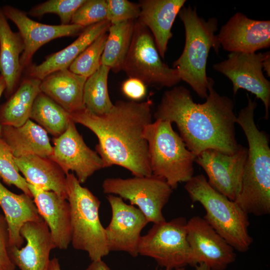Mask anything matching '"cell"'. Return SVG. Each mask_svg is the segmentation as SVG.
<instances>
[{
  "label": "cell",
  "mask_w": 270,
  "mask_h": 270,
  "mask_svg": "<svg viewBox=\"0 0 270 270\" xmlns=\"http://www.w3.org/2000/svg\"><path fill=\"white\" fill-rule=\"evenodd\" d=\"M87 78L68 68L58 70L41 80L40 91L71 114L85 108L84 88Z\"/></svg>",
  "instance_id": "obj_23"
},
{
  "label": "cell",
  "mask_w": 270,
  "mask_h": 270,
  "mask_svg": "<svg viewBox=\"0 0 270 270\" xmlns=\"http://www.w3.org/2000/svg\"><path fill=\"white\" fill-rule=\"evenodd\" d=\"M48 270H61L58 260L54 258L50 260Z\"/></svg>",
  "instance_id": "obj_40"
},
{
  "label": "cell",
  "mask_w": 270,
  "mask_h": 270,
  "mask_svg": "<svg viewBox=\"0 0 270 270\" xmlns=\"http://www.w3.org/2000/svg\"><path fill=\"white\" fill-rule=\"evenodd\" d=\"M0 6V74L6 84L4 94L8 99L16 90L23 72L20 58L24 44L19 32L12 30Z\"/></svg>",
  "instance_id": "obj_22"
},
{
  "label": "cell",
  "mask_w": 270,
  "mask_h": 270,
  "mask_svg": "<svg viewBox=\"0 0 270 270\" xmlns=\"http://www.w3.org/2000/svg\"><path fill=\"white\" fill-rule=\"evenodd\" d=\"M110 24L106 20L86 27L71 44L48 55L41 64H32L26 69V76L42 80L55 72L68 68L80 54L99 36L107 32Z\"/></svg>",
  "instance_id": "obj_21"
},
{
  "label": "cell",
  "mask_w": 270,
  "mask_h": 270,
  "mask_svg": "<svg viewBox=\"0 0 270 270\" xmlns=\"http://www.w3.org/2000/svg\"><path fill=\"white\" fill-rule=\"evenodd\" d=\"M268 52H230L227 59L213 65L216 71L231 81L234 95L242 88L262 101L266 120L268 118L270 107V82L263 74L262 62Z\"/></svg>",
  "instance_id": "obj_11"
},
{
  "label": "cell",
  "mask_w": 270,
  "mask_h": 270,
  "mask_svg": "<svg viewBox=\"0 0 270 270\" xmlns=\"http://www.w3.org/2000/svg\"><path fill=\"white\" fill-rule=\"evenodd\" d=\"M122 70L129 78L158 90L174 87L181 81L178 70L162 61L152 34L138 20Z\"/></svg>",
  "instance_id": "obj_8"
},
{
  "label": "cell",
  "mask_w": 270,
  "mask_h": 270,
  "mask_svg": "<svg viewBox=\"0 0 270 270\" xmlns=\"http://www.w3.org/2000/svg\"><path fill=\"white\" fill-rule=\"evenodd\" d=\"M112 218L105 228L110 252H124L132 256H138L141 232L149 222L136 206L126 204L120 197L108 194Z\"/></svg>",
  "instance_id": "obj_14"
},
{
  "label": "cell",
  "mask_w": 270,
  "mask_h": 270,
  "mask_svg": "<svg viewBox=\"0 0 270 270\" xmlns=\"http://www.w3.org/2000/svg\"><path fill=\"white\" fill-rule=\"evenodd\" d=\"M28 186L40 215L48 226L56 248L66 249L72 237L70 208L67 199L28 183Z\"/></svg>",
  "instance_id": "obj_19"
},
{
  "label": "cell",
  "mask_w": 270,
  "mask_h": 270,
  "mask_svg": "<svg viewBox=\"0 0 270 270\" xmlns=\"http://www.w3.org/2000/svg\"><path fill=\"white\" fill-rule=\"evenodd\" d=\"M30 119L54 138L64 132L72 120L70 113L42 92L34 101Z\"/></svg>",
  "instance_id": "obj_29"
},
{
  "label": "cell",
  "mask_w": 270,
  "mask_h": 270,
  "mask_svg": "<svg viewBox=\"0 0 270 270\" xmlns=\"http://www.w3.org/2000/svg\"><path fill=\"white\" fill-rule=\"evenodd\" d=\"M247 152L242 146L232 155L208 149L196 156L194 162L205 171L210 186L234 201L240 191Z\"/></svg>",
  "instance_id": "obj_15"
},
{
  "label": "cell",
  "mask_w": 270,
  "mask_h": 270,
  "mask_svg": "<svg viewBox=\"0 0 270 270\" xmlns=\"http://www.w3.org/2000/svg\"><path fill=\"white\" fill-rule=\"evenodd\" d=\"M2 8L7 19L16 24L24 40V50L20 58L22 70L32 64L34 55L43 45L58 38L79 35L86 28L74 24H44L31 19L24 12L14 6L4 5Z\"/></svg>",
  "instance_id": "obj_16"
},
{
  "label": "cell",
  "mask_w": 270,
  "mask_h": 270,
  "mask_svg": "<svg viewBox=\"0 0 270 270\" xmlns=\"http://www.w3.org/2000/svg\"><path fill=\"white\" fill-rule=\"evenodd\" d=\"M152 174L164 178L174 190L194 176L196 156L168 121L156 120L145 128Z\"/></svg>",
  "instance_id": "obj_7"
},
{
  "label": "cell",
  "mask_w": 270,
  "mask_h": 270,
  "mask_svg": "<svg viewBox=\"0 0 270 270\" xmlns=\"http://www.w3.org/2000/svg\"><path fill=\"white\" fill-rule=\"evenodd\" d=\"M52 153L49 158L66 174L74 172L78 182L84 183L96 172L104 168L97 153L85 143L72 120L66 131L53 139Z\"/></svg>",
  "instance_id": "obj_12"
},
{
  "label": "cell",
  "mask_w": 270,
  "mask_h": 270,
  "mask_svg": "<svg viewBox=\"0 0 270 270\" xmlns=\"http://www.w3.org/2000/svg\"><path fill=\"white\" fill-rule=\"evenodd\" d=\"M246 96L247 105L239 112L236 120L246 136L248 148L240 191L234 201L247 214L262 216L270 213L269 138L255 123L256 102Z\"/></svg>",
  "instance_id": "obj_3"
},
{
  "label": "cell",
  "mask_w": 270,
  "mask_h": 270,
  "mask_svg": "<svg viewBox=\"0 0 270 270\" xmlns=\"http://www.w3.org/2000/svg\"><path fill=\"white\" fill-rule=\"evenodd\" d=\"M185 30V44L180 56L174 62L181 80L188 84L202 98L208 94L206 67L211 48L218 54L220 47L215 32L218 29L216 18L208 20L200 17L196 8L182 7L178 13Z\"/></svg>",
  "instance_id": "obj_4"
},
{
  "label": "cell",
  "mask_w": 270,
  "mask_h": 270,
  "mask_svg": "<svg viewBox=\"0 0 270 270\" xmlns=\"http://www.w3.org/2000/svg\"><path fill=\"white\" fill-rule=\"evenodd\" d=\"M124 94L132 100H138L146 94V86L140 80L129 78L122 86Z\"/></svg>",
  "instance_id": "obj_37"
},
{
  "label": "cell",
  "mask_w": 270,
  "mask_h": 270,
  "mask_svg": "<svg viewBox=\"0 0 270 270\" xmlns=\"http://www.w3.org/2000/svg\"><path fill=\"white\" fill-rule=\"evenodd\" d=\"M5 87H6V84H5L4 80L3 78L0 74V98L2 94L4 92ZM0 132H1V126L0 125Z\"/></svg>",
  "instance_id": "obj_41"
},
{
  "label": "cell",
  "mask_w": 270,
  "mask_h": 270,
  "mask_svg": "<svg viewBox=\"0 0 270 270\" xmlns=\"http://www.w3.org/2000/svg\"><path fill=\"white\" fill-rule=\"evenodd\" d=\"M186 223L184 218L178 217L154 224L147 234L140 237L138 255L152 258L165 269L192 266Z\"/></svg>",
  "instance_id": "obj_9"
},
{
  "label": "cell",
  "mask_w": 270,
  "mask_h": 270,
  "mask_svg": "<svg viewBox=\"0 0 270 270\" xmlns=\"http://www.w3.org/2000/svg\"><path fill=\"white\" fill-rule=\"evenodd\" d=\"M108 37L106 32L99 36L74 60L68 68L72 72L86 78L100 68Z\"/></svg>",
  "instance_id": "obj_31"
},
{
  "label": "cell",
  "mask_w": 270,
  "mask_h": 270,
  "mask_svg": "<svg viewBox=\"0 0 270 270\" xmlns=\"http://www.w3.org/2000/svg\"><path fill=\"white\" fill-rule=\"evenodd\" d=\"M135 20L111 24L101 58V64L113 72L122 70L134 30Z\"/></svg>",
  "instance_id": "obj_28"
},
{
  "label": "cell",
  "mask_w": 270,
  "mask_h": 270,
  "mask_svg": "<svg viewBox=\"0 0 270 270\" xmlns=\"http://www.w3.org/2000/svg\"><path fill=\"white\" fill-rule=\"evenodd\" d=\"M0 178L8 186H14L32 197L28 182L19 172L8 144L0 134Z\"/></svg>",
  "instance_id": "obj_32"
},
{
  "label": "cell",
  "mask_w": 270,
  "mask_h": 270,
  "mask_svg": "<svg viewBox=\"0 0 270 270\" xmlns=\"http://www.w3.org/2000/svg\"><path fill=\"white\" fill-rule=\"evenodd\" d=\"M66 192L70 208L72 247L86 252L92 262L102 260L110 252L99 216L100 200L82 186L73 172L66 174Z\"/></svg>",
  "instance_id": "obj_6"
},
{
  "label": "cell",
  "mask_w": 270,
  "mask_h": 270,
  "mask_svg": "<svg viewBox=\"0 0 270 270\" xmlns=\"http://www.w3.org/2000/svg\"><path fill=\"white\" fill-rule=\"evenodd\" d=\"M196 270H210V268L204 264H200L195 266Z\"/></svg>",
  "instance_id": "obj_42"
},
{
  "label": "cell",
  "mask_w": 270,
  "mask_h": 270,
  "mask_svg": "<svg viewBox=\"0 0 270 270\" xmlns=\"http://www.w3.org/2000/svg\"><path fill=\"white\" fill-rule=\"evenodd\" d=\"M103 192L128 200L146 216L149 222L166 220L162 209L168 203L173 189L162 178L152 174L122 178H106L102 182Z\"/></svg>",
  "instance_id": "obj_10"
},
{
  "label": "cell",
  "mask_w": 270,
  "mask_h": 270,
  "mask_svg": "<svg viewBox=\"0 0 270 270\" xmlns=\"http://www.w3.org/2000/svg\"><path fill=\"white\" fill-rule=\"evenodd\" d=\"M214 84L208 77V94L202 104L195 102L185 87L174 86L164 92L154 114L156 120L175 123L186 148L196 157L208 149L232 155L242 146L236 138L234 102L220 95Z\"/></svg>",
  "instance_id": "obj_1"
},
{
  "label": "cell",
  "mask_w": 270,
  "mask_h": 270,
  "mask_svg": "<svg viewBox=\"0 0 270 270\" xmlns=\"http://www.w3.org/2000/svg\"><path fill=\"white\" fill-rule=\"evenodd\" d=\"M262 70H264L268 77L270 76V54L268 52L262 62Z\"/></svg>",
  "instance_id": "obj_39"
},
{
  "label": "cell",
  "mask_w": 270,
  "mask_h": 270,
  "mask_svg": "<svg viewBox=\"0 0 270 270\" xmlns=\"http://www.w3.org/2000/svg\"><path fill=\"white\" fill-rule=\"evenodd\" d=\"M86 270H110L109 266L102 260L92 262Z\"/></svg>",
  "instance_id": "obj_38"
},
{
  "label": "cell",
  "mask_w": 270,
  "mask_h": 270,
  "mask_svg": "<svg viewBox=\"0 0 270 270\" xmlns=\"http://www.w3.org/2000/svg\"><path fill=\"white\" fill-rule=\"evenodd\" d=\"M152 100L138 102L118 100L108 112L95 114L86 108L70 114L74 123L96 136V150L104 168L117 165L134 176L152 174L146 127L152 122Z\"/></svg>",
  "instance_id": "obj_2"
},
{
  "label": "cell",
  "mask_w": 270,
  "mask_h": 270,
  "mask_svg": "<svg viewBox=\"0 0 270 270\" xmlns=\"http://www.w3.org/2000/svg\"><path fill=\"white\" fill-rule=\"evenodd\" d=\"M0 136L14 158L29 155L50 158L52 153L47 132L30 119L18 127L2 126Z\"/></svg>",
  "instance_id": "obj_24"
},
{
  "label": "cell",
  "mask_w": 270,
  "mask_h": 270,
  "mask_svg": "<svg viewBox=\"0 0 270 270\" xmlns=\"http://www.w3.org/2000/svg\"><path fill=\"white\" fill-rule=\"evenodd\" d=\"M110 69L101 64L100 68L86 80L84 88V103L85 108L96 115L105 114L112 108L108 92V79Z\"/></svg>",
  "instance_id": "obj_30"
},
{
  "label": "cell",
  "mask_w": 270,
  "mask_h": 270,
  "mask_svg": "<svg viewBox=\"0 0 270 270\" xmlns=\"http://www.w3.org/2000/svg\"><path fill=\"white\" fill-rule=\"evenodd\" d=\"M106 20L111 24L135 20L138 18L140 9L139 4L128 0H106Z\"/></svg>",
  "instance_id": "obj_35"
},
{
  "label": "cell",
  "mask_w": 270,
  "mask_h": 270,
  "mask_svg": "<svg viewBox=\"0 0 270 270\" xmlns=\"http://www.w3.org/2000/svg\"><path fill=\"white\" fill-rule=\"evenodd\" d=\"M217 36L226 51L256 52L270 46V21L251 19L238 12L221 27Z\"/></svg>",
  "instance_id": "obj_17"
},
{
  "label": "cell",
  "mask_w": 270,
  "mask_h": 270,
  "mask_svg": "<svg viewBox=\"0 0 270 270\" xmlns=\"http://www.w3.org/2000/svg\"><path fill=\"white\" fill-rule=\"evenodd\" d=\"M106 0H86L74 14L70 24L85 28L106 20Z\"/></svg>",
  "instance_id": "obj_34"
},
{
  "label": "cell",
  "mask_w": 270,
  "mask_h": 270,
  "mask_svg": "<svg viewBox=\"0 0 270 270\" xmlns=\"http://www.w3.org/2000/svg\"><path fill=\"white\" fill-rule=\"evenodd\" d=\"M25 246H12L10 257L20 270H48L52 250L56 248L46 222L42 218L25 223L20 230Z\"/></svg>",
  "instance_id": "obj_18"
},
{
  "label": "cell",
  "mask_w": 270,
  "mask_h": 270,
  "mask_svg": "<svg viewBox=\"0 0 270 270\" xmlns=\"http://www.w3.org/2000/svg\"><path fill=\"white\" fill-rule=\"evenodd\" d=\"M41 80L26 76L6 102L0 106V125L18 127L30 119L34 101L41 92Z\"/></svg>",
  "instance_id": "obj_27"
},
{
  "label": "cell",
  "mask_w": 270,
  "mask_h": 270,
  "mask_svg": "<svg viewBox=\"0 0 270 270\" xmlns=\"http://www.w3.org/2000/svg\"><path fill=\"white\" fill-rule=\"evenodd\" d=\"M0 207L8 224L10 246L21 248L24 242L20 234L22 226L27 222L42 219L34 200L24 192L14 193L0 180Z\"/></svg>",
  "instance_id": "obj_26"
},
{
  "label": "cell",
  "mask_w": 270,
  "mask_h": 270,
  "mask_svg": "<svg viewBox=\"0 0 270 270\" xmlns=\"http://www.w3.org/2000/svg\"><path fill=\"white\" fill-rule=\"evenodd\" d=\"M86 0H48L34 6L28 14L32 16L40 17L48 14L58 15L60 24H70L77 10Z\"/></svg>",
  "instance_id": "obj_33"
},
{
  "label": "cell",
  "mask_w": 270,
  "mask_h": 270,
  "mask_svg": "<svg viewBox=\"0 0 270 270\" xmlns=\"http://www.w3.org/2000/svg\"><path fill=\"white\" fill-rule=\"evenodd\" d=\"M9 233L4 216L0 213V270H15L10 254Z\"/></svg>",
  "instance_id": "obj_36"
},
{
  "label": "cell",
  "mask_w": 270,
  "mask_h": 270,
  "mask_svg": "<svg viewBox=\"0 0 270 270\" xmlns=\"http://www.w3.org/2000/svg\"><path fill=\"white\" fill-rule=\"evenodd\" d=\"M14 160L19 172L28 184L54 192L67 199L66 174L50 158L29 155L14 158Z\"/></svg>",
  "instance_id": "obj_25"
},
{
  "label": "cell",
  "mask_w": 270,
  "mask_h": 270,
  "mask_svg": "<svg viewBox=\"0 0 270 270\" xmlns=\"http://www.w3.org/2000/svg\"><path fill=\"white\" fill-rule=\"evenodd\" d=\"M186 232L192 266L204 264L210 270H225L235 261L234 248L204 218L196 216L187 220Z\"/></svg>",
  "instance_id": "obj_13"
},
{
  "label": "cell",
  "mask_w": 270,
  "mask_h": 270,
  "mask_svg": "<svg viewBox=\"0 0 270 270\" xmlns=\"http://www.w3.org/2000/svg\"><path fill=\"white\" fill-rule=\"evenodd\" d=\"M186 0H142L138 21L152 32L159 54L164 58L172 28Z\"/></svg>",
  "instance_id": "obj_20"
},
{
  "label": "cell",
  "mask_w": 270,
  "mask_h": 270,
  "mask_svg": "<svg viewBox=\"0 0 270 270\" xmlns=\"http://www.w3.org/2000/svg\"><path fill=\"white\" fill-rule=\"evenodd\" d=\"M164 270H185V268H176V269H174V270L165 269Z\"/></svg>",
  "instance_id": "obj_43"
},
{
  "label": "cell",
  "mask_w": 270,
  "mask_h": 270,
  "mask_svg": "<svg viewBox=\"0 0 270 270\" xmlns=\"http://www.w3.org/2000/svg\"><path fill=\"white\" fill-rule=\"evenodd\" d=\"M184 188L193 202L204 207L203 218L234 250L245 252L249 250L252 238L248 232V214L234 201L212 188L202 174L193 176Z\"/></svg>",
  "instance_id": "obj_5"
}]
</instances>
